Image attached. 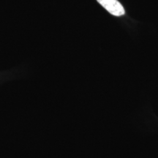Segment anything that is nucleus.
<instances>
[{
  "label": "nucleus",
  "mask_w": 158,
  "mask_h": 158,
  "mask_svg": "<svg viewBox=\"0 0 158 158\" xmlns=\"http://www.w3.org/2000/svg\"><path fill=\"white\" fill-rule=\"evenodd\" d=\"M110 14L115 16H122L124 15L125 11L122 4L117 0H97Z\"/></svg>",
  "instance_id": "nucleus-1"
}]
</instances>
